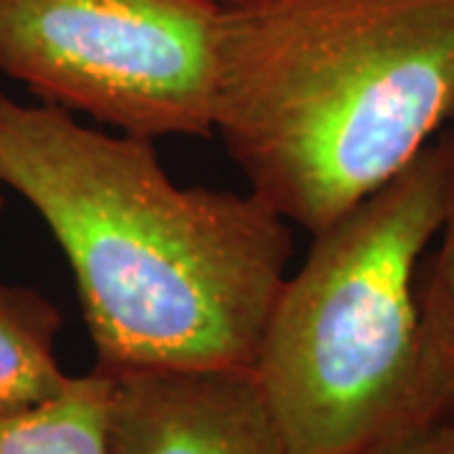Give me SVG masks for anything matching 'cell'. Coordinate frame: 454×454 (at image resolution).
I'll use <instances>...</instances> for the list:
<instances>
[{"mask_svg":"<svg viewBox=\"0 0 454 454\" xmlns=\"http://www.w3.org/2000/svg\"><path fill=\"white\" fill-rule=\"evenodd\" d=\"M220 16L207 0H0V74L124 134L205 137Z\"/></svg>","mask_w":454,"mask_h":454,"instance_id":"277c9868","label":"cell"},{"mask_svg":"<svg viewBox=\"0 0 454 454\" xmlns=\"http://www.w3.org/2000/svg\"><path fill=\"white\" fill-rule=\"evenodd\" d=\"M0 184L41 215L104 372L253 369L293 255L255 192L182 187L152 139L0 91Z\"/></svg>","mask_w":454,"mask_h":454,"instance_id":"6da1fadb","label":"cell"},{"mask_svg":"<svg viewBox=\"0 0 454 454\" xmlns=\"http://www.w3.org/2000/svg\"><path fill=\"white\" fill-rule=\"evenodd\" d=\"M358 454H454V419L437 417L406 427Z\"/></svg>","mask_w":454,"mask_h":454,"instance_id":"9c48e42d","label":"cell"},{"mask_svg":"<svg viewBox=\"0 0 454 454\" xmlns=\"http://www.w3.org/2000/svg\"><path fill=\"white\" fill-rule=\"evenodd\" d=\"M450 160L447 207L434 240V255L422 265L419 306L424 331L427 404L432 419H454V121L442 131Z\"/></svg>","mask_w":454,"mask_h":454,"instance_id":"ba28073f","label":"cell"},{"mask_svg":"<svg viewBox=\"0 0 454 454\" xmlns=\"http://www.w3.org/2000/svg\"><path fill=\"white\" fill-rule=\"evenodd\" d=\"M61 313L43 293L0 280V419L43 404L68 384L56 356Z\"/></svg>","mask_w":454,"mask_h":454,"instance_id":"8992f818","label":"cell"},{"mask_svg":"<svg viewBox=\"0 0 454 454\" xmlns=\"http://www.w3.org/2000/svg\"><path fill=\"white\" fill-rule=\"evenodd\" d=\"M215 8L220 11H230V8H240V5H247V3H255V0H207Z\"/></svg>","mask_w":454,"mask_h":454,"instance_id":"30bf717a","label":"cell"},{"mask_svg":"<svg viewBox=\"0 0 454 454\" xmlns=\"http://www.w3.org/2000/svg\"><path fill=\"white\" fill-rule=\"evenodd\" d=\"M3 187V184H0ZM0 215H3V195H0Z\"/></svg>","mask_w":454,"mask_h":454,"instance_id":"8fae6325","label":"cell"},{"mask_svg":"<svg viewBox=\"0 0 454 454\" xmlns=\"http://www.w3.org/2000/svg\"><path fill=\"white\" fill-rule=\"evenodd\" d=\"M106 373L112 454H288L253 369Z\"/></svg>","mask_w":454,"mask_h":454,"instance_id":"5b68a950","label":"cell"},{"mask_svg":"<svg viewBox=\"0 0 454 454\" xmlns=\"http://www.w3.org/2000/svg\"><path fill=\"white\" fill-rule=\"evenodd\" d=\"M106 419L109 373L71 376L43 404L0 419V454H112Z\"/></svg>","mask_w":454,"mask_h":454,"instance_id":"52a82bcc","label":"cell"},{"mask_svg":"<svg viewBox=\"0 0 454 454\" xmlns=\"http://www.w3.org/2000/svg\"><path fill=\"white\" fill-rule=\"evenodd\" d=\"M439 134L313 235L278 288L253 373L288 454H358L429 422L419 276L447 207Z\"/></svg>","mask_w":454,"mask_h":454,"instance_id":"3957f363","label":"cell"},{"mask_svg":"<svg viewBox=\"0 0 454 454\" xmlns=\"http://www.w3.org/2000/svg\"><path fill=\"white\" fill-rule=\"evenodd\" d=\"M454 121V0L223 11L210 129L250 192L321 232Z\"/></svg>","mask_w":454,"mask_h":454,"instance_id":"7a4b0ae2","label":"cell"}]
</instances>
